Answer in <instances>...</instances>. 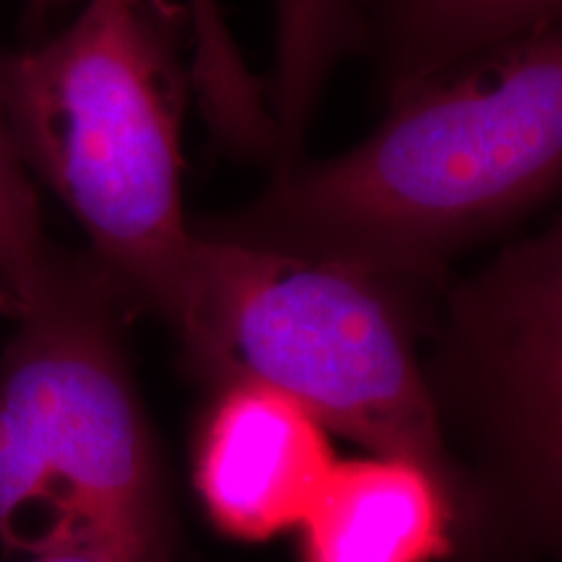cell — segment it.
Segmentation results:
<instances>
[{
    "mask_svg": "<svg viewBox=\"0 0 562 562\" xmlns=\"http://www.w3.org/2000/svg\"><path fill=\"white\" fill-rule=\"evenodd\" d=\"M560 170L554 26L389 97L383 123L355 149L279 167L261 199L195 232L430 286L463 248L542 206Z\"/></svg>",
    "mask_w": 562,
    "mask_h": 562,
    "instance_id": "6da1fadb",
    "label": "cell"
},
{
    "mask_svg": "<svg viewBox=\"0 0 562 562\" xmlns=\"http://www.w3.org/2000/svg\"><path fill=\"white\" fill-rule=\"evenodd\" d=\"M186 74L167 0H89L45 45L0 60L16 149L89 235L133 311L175 323L195 232L182 211Z\"/></svg>",
    "mask_w": 562,
    "mask_h": 562,
    "instance_id": "7a4b0ae2",
    "label": "cell"
},
{
    "mask_svg": "<svg viewBox=\"0 0 562 562\" xmlns=\"http://www.w3.org/2000/svg\"><path fill=\"white\" fill-rule=\"evenodd\" d=\"M195 232V229H193ZM427 286L195 232L172 328L203 375L261 383L326 430L427 469L456 513L476 508L417 357Z\"/></svg>",
    "mask_w": 562,
    "mask_h": 562,
    "instance_id": "3957f363",
    "label": "cell"
},
{
    "mask_svg": "<svg viewBox=\"0 0 562 562\" xmlns=\"http://www.w3.org/2000/svg\"><path fill=\"white\" fill-rule=\"evenodd\" d=\"M133 307L55 252L0 362V544L167 554L154 446L125 360Z\"/></svg>",
    "mask_w": 562,
    "mask_h": 562,
    "instance_id": "277c9868",
    "label": "cell"
},
{
    "mask_svg": "<svg viewBox=\"0 0 562 562\" xmlns=\"http://www.w3.org/2000/svg\"><path fill=\"white\" fill-rule=\"evenodd\" d=\"M560 227L513 245L453 292L442 372L476 414L510 510L550 531L560 467Z\"/></svg>",
    "mask_w": 562,
    "mask_h": 562,
    "instance_id": "5b68a950",
    "label": "cell"
},
{
    "mask_svg": "<svg viewBox=\"0 0 562 562\" xmlns=\"http://www.w3.org/2000/svg\"><path fill=\"white\" fill-rule=\"evenodd\" d=\"M326 427L261 383H227L201 430L195 487L222 531L263 542L300 526L334 467Z\"/></svg>",
    "mask_w": 562,
    "mask_h": 562,
    "instance_id": "8992f818",
    "label": "cell"
},
{
    "mask_svg": "<svg viewBox=\"0 0 562 562\" xmlns=\"http://www.w3.org/2000/svg\"><path fill=\"white\" fill-rule=\"evenodd\" d=\"M456 508L419 463H334L300 521L307 562H432L451 552Z\"/></svg>",
    "mask_w": 562,
    "mask_h": 562,
    "instance_id": "52a82bcc",
    "label": "cell"
},
{
    "mask_svg": "<svg viewBox=\"0 0 562 562\" xmlns=\"http://www.w3.org/2000/svg\"><path fill=\"white\" fill-rule=\"evenodd\" d=\"M562 0H372L370 37L385 100L505 42L554 30Z\"/></svg>",
    "mask_w": 562,
    "mask_h": 562,
    "instance_id": "ba28073f",
    "label": "cell"
},
{
    "mask_svg": "<svg viewBox=\"0 0 562 562\" xmlns=\"http://www.w3.org/2000/svg\"><path fill=\"white\" fill-rule=\"evenodd\" d=\"M355 0H277L273 131L294 144L305 138L323 87L341 55L360 45Z\"/></svg>",
    "mask_w": 562,
    "mask_h": 562,
    "instance_id": "9c48e42d",
    "label": "cell"
},
{
    "mask_svg": "<svg viewBox=\"0 0 562 562\" xmlns=\"http://www.w3.org/2000/svg\"><path fill=\"white\" fill-rule=\"evenodd\" d=\"M53 258L55 250L42 232L37 195L0 100V313L16 318L30 305Z\"/></svg>",
    "mask_w": 562,
    "mask_h": 562,
    "instance_id": "30bf717a",
    "label": "cell"
},
{
    "mask_svg": "<svg viewBox=\"0 0 562 562\" xmlns=\"http://www.w3.org/2000/svg\"><path fill=\"white\" fill-rule=\"evenodd\" d=\"M26 562H167V554H125L104 550H63L30 554Z\"/></svg>",
    "mask_w": 562,
    "mask_h": 562,
    "instance_id": "8fae6325",
    "label": "cell"
},
{
    "mask_svg": "<svg viewBox=\"0 0 562 562\" xmlns=\"http://www.w3.org/2000/svg\"><path fill=\"white\" fill-rule=\"evenodd\" d=\"M66 3V0H30V9H32V16L40 19L42 13H47L50 9H55V5Z\"/></svg>",
    "mask_w": 562,
    "mask_h": 562,
    "instance_id": "7c38bea8",
    "label": "cell"
}]
</instances>
